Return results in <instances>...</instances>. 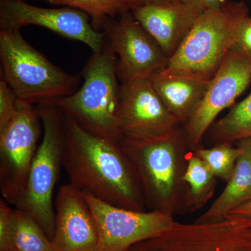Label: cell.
<instances>
[{
    "instance_id": "obj_1",
    "label": "cell",
    "mask_w": 251,
    "mask_h": 251,
    "mask_svg": "<svg viewBox=\"0 0 251 251\" xmlns=\"http://www.w3.org/2000/svg\"><path fill=\"white\" fill-rule=\"evenodd\" d=\"M63 128L62 167L70 184L112 205L144 211L143 188L120 140L92 134L64 114Z\"/></svg>"
},
{
    "instance_id": "obj_2",
    "label": "cell",
    "mask_w": 251,
    "mask_h": 251,
    "mask_svg": "<svg viewBox=\"0 0 251 251\" xmlns=\"http://www.w3.org/2000/svg\"><path fill=\"white\" fill-rule=\"evenodd\" d=\"M249 14L244 1L227 0L219 7L202 13L163 70L210 80L235 46L238 29Z\"/></svg>"
},
{
    "instance_id": "obj_3",
    "label": "cell",
    "mask_w": 251,
    "mask_h": 251,
    "mask_svg": "<svg viewBox=\"0 0 251 251\" xmlns=\"http://www.w3.org/2000/svg\"><path fill=\"white\" fill-rule=\"evenodd\" d=\"M1 77L20 101L52 105L78 90L80 77L52 64L23 38L20 29H0Z\"/></svg>"
},
{
    "instance_id": "obj_4",
    "label": "cell",
    "mask_w": 251,
    "mask_h": 251,
    "mask_svg": "<svg viewBox=\"0 0 251 251\" xmlns=\"http://www.w3.org/2000/svg\"><path fill=\"white\" fill-rule=\"evenodd\" d=\"M82 77L83 83L75 93L52 105L89 133L121 140L117 117L121 85L117 58L105 41L103 49L87 61Z\"/></svg>"
},
{
    "instance_id": "obj_5",
    "label": "cell",
    "mask_w": 251,
    "mask_h": 251,
    "mask_svg": "<svg viewBox=\"0 0 251 251\" xmlns=\"http://www.w3.org/2000/svg\"><path fill=\"white\" fill-rule=\"evenodd\" d=\"M43 138L31 164L22 197L16 205L40 225L50 240L53 237L55 211L54 186L62 167L63 114L53 105H38Z\"/></svg>"
},
{
    "instance_id": "obj_6",
    "label": "cell",
    "mask_w": 251,
    "mask_h": 251,
    "mask_svg": "<svg viewBox=\"0 0 251 251\" xmlns=\"http://www.w3.org/2000/svg\"><path fill=\"white\" fill-rule=\"evenodd\" d=\"M120 142L138 175L145 199L153 209L173 214L184 174L180 172L181 156L176 130L154 139Z\"/></svg>"
},
{
    "instance_id": "obj_7",
    "label": "cell",
    "mask_w": 251,
    "mask_h": 251,
    "mask_svg": "<svg viewBox=\"0 0 251 251\" xmlns=\"http://www.w3.org/2000/svg\"><path fill=\"white\" fill-rule=\"evenodd\" d=\"M125 251H251V224L231 216L211 223L175 221L164 232Z\"/></svg>"
},
{
    "instance_id": "obj_8",
    "label": "cell",
    "mask_w": 251,
    "mask_h": 251,
    "mask_svg": "<svg viewBox=\"0 0 251 251\" xmlns=\"http://www.w3.org/2000/svg\"><path fill=\"white\" fill-rule=\"evenodd\" d=\"M41 117L35 105L18 100V112L0 130V191L16 206L22 197L37 151Z\"/></svg>"
},
{
    "instance_id": "obj_9",
    "label": "cell",
    "mask_w": 251,
    "mask_h": 251,
    "mask_svg": "<svg viewBox=\"0 0 251 251\" xmlns=\"http://www.w3.org/2000/svg\"><path fill=\"white\" fill-rule=\"evenodd\" d=\"M102 31L105 42L116 54L121 83L150 78L166 67V56L130 11L109 20Z\"/></svg>"
},
{
    "instance_id": "obj_10",
    "label": "cell",
    "mask_w": 251,
    "mask_h": 251,
    "mask_svg": "<svg viewBox=\"0 0 251 251\" xmlns=\"http://www.w3.org/2000/svg\"><path fill=\"white\" fill-rule=\"evenodd\" d=\"M120 84L117 117L121 140L144 141L176 130L179 122L166 108L150 78Z\"/></svg>"
},
{
    "instance_id": "obj_11",
    "label": "cell",
    "mask_w": 251,
    "mask_h": 251,
    "mask_svg": "<svg viewBox=\"0 0 251 251\" xmlns=\"http://www.w3.org/2000/svg\"><path fill=\"white\" fill-rule=\"evenodd\" d=\"M83 195L98 226L100 251H126L164 232L175 221L173 214L168 211L131 210L104 202L88 193Z\"/></svg>"
},
{
    "instance_id": "obj_12",
    "label": "cell",
    "mask_w": 251,
    "mask_h": 251,
    "mask_svg": "<svg viewBox=\"0 0 251 251\" xmlns=\"http://www.w3.org/2000/svg\"><path fill=\"white\" fill-rule=\"evenodd\" d=\"M39 26L71 40L83 43L93 52L105 45L103 31L94 29L90 18L80 10L63 6L39 7L23 0H0V29Z\"/></svg>"
},
{
    "instance_id": "obj_13",
    "label": "cell",
    "mask_w": 251,
    "mask_h": 251,
    "mask_svg": "<svg viewBox=\"0 0 251 251\" xmlns=\"http://www.w3.org/2000/svg\"><path fill=\"white\" fill-rule=\"evenodd\" d=\"M251 82V54L234 46L226 55L196 111L186 122L193 146L202 140L218 115L234 103Z\"/></svg>"
},
{
    "instance_id": "obj_14",
    "label": "cell",
    "mask_w": 251,
    "mask_h": 251,
    "mask_svg": "<svg viewBox=\"0 0 251 251\" xmlns=\"http://www.w3.org/2000/svg\"><path fill=\"white\" fill-rule=\"evenodd\" d=\"M52 251H100L98 226L83 193L72 184L56 197Z\"/></svg>"
},
{
    "instance_id": "obj_15",
    "label": "cell",
    "mask_w": 251,
    "mask_h": 251,
    "mask_svg": "<svg viewBox=\"0 0 251 251\" xmlns=\"http://www.w3.org/2000/svg\"><path fill=\"white\" fill-rule=\"evenodd\" d=\"M130 11L168 59L203 13L181 0H161L134 6Z\"/></svg>"
},
{
    "instance_id": "obj_16",
    "label": "cell",
    "mask_w": 251,
    "mask_h": 251,
    "mask_svg": "<svg viewBox=\"0 0 251 251\" xmlns=\"http://www.w3.org/2000/svg\"><path fill=\"white\" fill-rule=\"evenodd\" d=\"M150 79L157 95L179 123L187 122L192 116L209 82L166 72L163 69Z\"/></svg>"
},
{
    "instance_id": "obj_17",
    "label": "cell",
    "mask_w": 251,
    "mask_h": 251,
    "mask_svg": "<svg viewBox=\"0 0 251 251\" xmlns=\"http://www.w3.org/2000/svg\"><path fill=\"white\" fill-rule=\"evenodd\" d=\"M238 146L241 153L227 185L197 222L220 221L236 208L251 202V138L240 140Z\"/></svg>"
},
{
    "instance_id": "obj_18",
    "label": "cell",
    "mask_w": 251,
    "mask_h": 251,
    "mask_svg": "<svg viewBox=\"0 0 251 251\" xmlns=\"http://www.w3.org/2000/svg\"><path fill=\"white\" fill-rule=\"evenodd\" d=\"M216 179L210 168L200 157L196 153H188L181 181L189 186L188 206L194 210L206 204L214 194Z\"/></svg>"
},
{
    "instance_id": "obj_19",
    "label": "cell",
    "mask_w": 251,
    "mask_h": 251,
    "mask_svg": "<svg viewBox=\"0 0 251 251\" xmlns=\"http://www.w3.org/2000/svg\"><path fill=\"white\" fill-rule=\"evenodd\" d=\"M11 251H52V242L40 225L16 208L11 221Z\"/></svg>"
},
{
    "instance_id": "obj_20",
    "label": "cell",
    "mask_w": 251,
    "mask_h": 251,
    "mask_svg": "<svg viewBox=\"0 0 251 251\" xmlns=\"http://www.w3.org/2000/svg\"><path fill=\"white\" fill-rule=\"evenodd\" d=\"M213 136L219 144H231L251 138V92L216 122Z\"/></svg>"
},
{
    "instance_id": "obj_21",
    "label": "cell",
    "mask_w": 251,
    "mask_h": 251,
    "mask_svg": "<svg viewBox=\"0 0 251 251\" xmlns=\"http://www.w3.org/2000/svg\"><path fill=\"white\" fill-rule=\"evenodd\" d=\"M54 6H69L82 11L90 18L97 30L102 31L109 20L130 11L126 0H39Z\"/></svg>"
},
{
    "instance_id": "obj_22",
    "label": "cell",
    "mask_w": 251,
    "mask_h": 251,
    "mask_svg": "<svg viewBox=\"0 0 251 251\" xmlns=\"http://www.w3.org/2000/svg\"><path fill=\"white\" fill-rule=\"evenodd\" d=\"M195 153L210 168L216 178L227 181L235 167L241 150L231 144H218L209 149H196Z\"/></svg>"
},
{
    "instance_id": "obj_23",
    "label": "cell",
    "mask_w": 251,
    "mask_h": 251,
    "mask_svg": "<svg viewBox=\"0 0 251 251\" xmlns=\"http://www.w3.org/2000/svg\"><path fill=\"white\" fill-rule=\"evenodd\" d=\"M18 99L7 82L0 80V130L4 128L16 116Z\"/></svg>"
},
{
    "instance_id": "obj_24",
    "label": "cell",
    "mask_w": 251,
    "mask_h": 251,
    "mask_svg": "<svg viewBox=\"0 0 251 251\" xmlns=\"http://www.w3.org/2000/svg\"><path fill=\"white\" fill-rule=\"evenodd\" d=\"M14 209L4 199L0 201V251H11V221Z\"/></svg>"
},
{
    "instance_id": "obj_25",
    "label": "cell",
    "mask_w": 251,
    "mask_h": 251,
    "mask_svg": "<svg viewBox=\"0 0 251 251\" xmlns=\"http://www.w3.org/2000/svg\"><path fill=\"white\" fill-rule=\"evenodd\" d=\"M236 47L251 54V17L247 16L238 29Z\"/></svg>"
},
{
    "instance_id": "obj_26",
    "label": "cell",
    "mask_w": 251,
    "mask_h": 251,
    "mask_svg": "<svg viewBox=\"0 0 251 251\" xmlns=\"http://www.w3.org/2000/svg\"><path fill=\"white\" fill-rule=\"evenodd\" d=\"M191 5L201 12L219 7L226 0H181Z\"/></svg>"
},
{
    "instance_id": "obj_27",
    "label": "cell",
    "mask_w": 251,
    "mask_h": 251,
    "mask_svg": "<svg viewBox=\"0 0 251 251\" xmlns=\"http://www.w3.org/2000/svg\"><path fill=\"white\" fill-rule=\"evenodd\" d=\"M226 216L231 217L240 218L245 219L251 224V202L236 208L233 211H230ZM225 216V217H226Z\"/></svg>"
},
{
    "instance_id": "obj_28",
    "label": "cell",
    "mask_w": 251,
    "mask_h": 251,
    "mask_svg": "<svg viewBox=\"0 0 251 251\" xmlns=\"http://www.w3.org/2000/svg\"><path fill=\"white\" fill-rule=\"evenodd\" d=\"M161 1V0H126V2L128 4V9L130 10L134 6L150 4V3L156 2V1Z\"/></svg>"
},
{
    "instance_id": "obj_29",
    "label": "cell",
    "mask_w": 251,
    "mask_h": 251,
    "mask_svg": "<svg viewBox=\"0 0 251 251\" xmlns=\"http://www.w3.org/2000/svg\"><path fill=\"white\" fill-rule=\"evenodd\" d=\"M23 1H25V0H23Z\"/></svg>"
}]
</instances>
